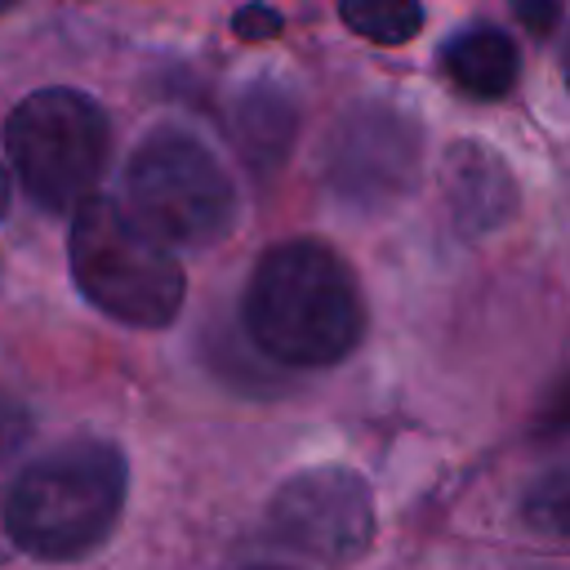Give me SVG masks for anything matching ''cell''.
Returning a JSON list of instances; mask_svg holds the SVG:
<instances>
[{
    "mask_svg": "<svg viewBox=\"0 0 570 570\" xmlns=\"http://www.w3.org/2000/svg\"><path fill=\"white\" fill-rule=\"evenodd\" d=\"M249 343L294 370H325L365 338V298L356 272L325 240L298 236L272 245L240 294Z\"/></svg>",
    "mask_w": 570,
    "mask_h": 570,
    "instance_id": "6da1fadb",
    "label": "cell"
},
{
    "mask_svg": "<svg viewBox=\"0 0 570 570\" xmlns=\"http://www.w3.org/2000/svg\"><path fill=\"white\" fill-rule=\"evenodd\" d=\"M129 463L102 436H76L27 463L4 494V525L18 552L36 561H80L98 552L125 508Z\"/></svg>",
    "mask_w": 570,
    "mask_h": 570,
    "instance_id": "7a4b0ae2",
    "label": "cell"
},
{
    "mask_svg": "<svg viewBox=\"0 0 570 570\" xmlns=\"http://www.w3.org/2000/svg\"><path fill=\"white\" fill-rule=\"evenodd\" d=\"M67 267L98 312L134 330H165L187 298V276L169 245L142 232L111 196H85L71 209Z\"/></svg>",
    "mask_w": 570,
    "mask_h": 570,
    "instance_id": "3957f363",
    "label": "cell"
},
{
    "mask_svg": "<svg viewBox=\"0 0 570 570\" xmlns=\"http://www.w3.org/2000/svg\"><path fill=\"white\" fill-rule=\"evenodd\" d=\"M125 214L160 245L209 249L232 236L240 196L218 156L187 129H151L125 169Z\"/></svg>",
    "mask_w": 570,
    "mask_h": 570,
    "instance_id": "277c9868",
    "label": "cell"
},
{
    "mask_svg": "<svg viewBox=\"0 0 570 570\" xmlns=\"http://www.w3.org/2000/svg\"><path fill=\"white\" fill-rule=\"evenodd\" d=\"M4 151L22 191L40 209L71 214L85 196H94L107 169L111 120L80 89H36L9 111Z\"/></svg>",
    "mask_w": 570,
    "mask_h": 570,
    "instance_id": "5b68a950",
    "label": "cell"
},
{
    "mask_svg": "<svg viewBox=\"0 0 570 570\" xmlns=\"http://www.w3.org/2000/svg\"><path fill=\"white\" fill-rule=\"evenodd\" d=\"M423 178V129L419 120L387 102L365 98L347 107L321 151L325 191L356 214H383L401 205Z\"/></svg>",
    "mask_w": 570,
    "mask_h": 570,
    "instance_id": "8992f818",
    "label": "cell"
},
{
    "mask_svg": "<svg viewBox=\"0 0 570 570\" xmlns=\"http://www.w3.org/2000/svg\"><path fill=\"white\" fill-rule=\"evenodd\" d=\"M272 534L307 561L352 566L374 543V494L370 481L343 463L294 472L267 503Z\"/></svg>",
    "mask_w": 570,
    "mask_h": 570,
    "instance_id": "52a82bcc",
    "label": "cell"
},
{
    "mask_svg": "<svg viewBox=\"0 0 570 570\" xmlns=\"http://www.w3.org/2000/svg\"><path fill=\"white\" fill-rule=\"evenodd\" d=\"M441 196L450 209V223L463 240H481L517 218L521 191L499 151H490L476 138L450 142L441 160Z\"/></svg>",
    "mask_w": 570,
    "mask_h": 570,
    "instance_id": "ba28073f",
    "label": "cell"
},
{
    "mask_svg": "<svg viewBox=\"0 0 570 570\" xmlns=\"http://www.w3.org/2000/svg\"><path fill=\"white\" fill-rule=\"evenodd\" d=\"M227 134L245 169L267 183L294 151L298 138V98L281 80H249L236 89L232 111H227Z\"/></svg>",
    "mask_w": 570,
    "mask_h": 570,
    "instance_id": "9c48e42d",
    "label": "cell"
},
{
    "mask_svg": "<svg viewBox=\"0 0 570 570\" xmlns=\"http://www.w3.org/2000/svg\"><path fill=\"white\" fill-rule=\"evenodd\" d=\"M441 67L450 76V85L476 102H494L503 98L517 76H521V53L517 45L499 31V27H468L459 31L445 49H441Z\"/></svg>",
    "mask_w": 570,
    "mask_h": 570,
    "instance_id": "30bf717a",
    "label": "cell"
},
{
    "mask_svg": "<svg viewBox=\"0 0 570 570\" xmlns=\"http://www.w3.org/2000/svg\"><path fill=\"white\" fill-rule=\"evenodd\" d=\"M338 18L361 40L405 45L423 27V4L419 0H338Z\"/></svg>",
    "mask_w": 570,
    "mask_h": 570,
    "instance_id": "8fae6325",
    "label": "cell"
},
{
    "mask_svg": "<svg viewBox=\"0 0 570 570\" xmlns=\"http://www.w3.org/2000/svg\"><path fill=\"white\" fill-rule=\"evenodd\" d=\"M566 508H570V476L566 468H548L543 476H534V485L525 490V503H521V517L552 534V539H566L570 521H566Z\"/></svg>",
    "mask_w": 570,
    "mask_h": 570,
    "instance_id": "7c38bea8",
    "label": "cell"
},
{
    "mask_svg": "<svg viewBox=\"0 0 570 570\" xmlns=\"http://www.w3.org/2000/svg\"><path fill=\"white\" fill-rule=\"evenodd\" d=\"M31 432H36L31 410H27L18 396H4V392H0V459L13 454Z\"/></svg>",
    "mask_w": 570,
    "mask_h": 570,
    "instance_id": "4fadbf2b",
    "label": "cell"
},
{
    "mask_svg": "<svg viewBox=\"0 0 570 570\" xmlns=\"http://www.w3.org/2000/svg\"><path fill=\"white\" fill-rule=\"evenodd\" d=\"M281 27H285V18L272 4H240L232 18V31L240 40H272V36H281Z\"/></svg>",
    "mask_w": 570,
    "mask_h": 570,
    "instance_id": "5bb4252c",
    "label": "cell"
},
{
    "mask_svg": "<svg viewBox=\"0 0 570 570\" xmlns=\"http://www.w3.org/2000/svg\"><path fill=\"white\" fill-rule=\"evenodd\" d=\"M512 4H517V18L525 22V31H534V36H552L561 22V0H512Z\"/></svg>",
    "mask_w": 570,
    "mask_h": 570,
    "instance_id": "9a60e30c",
    "label": "cell"
},
{
    "mask_svg": "<svg viewBox=\"0 0 570 570\" xmlns=\"http://www.w3.org/2000/svg\"><path fill=\"white\" fill-rule=\"evenodd\" d=\"M18 548H13V539H9V525H4V494H0V566L13 557Z\"/></svg>",
    "mask_w": 570,
    "mask_h": 570,
    "instance_id": "2e32d148",
    "label": "cell"
},
{
    "mask_svg": "<svg viewBox=\"0 0 570 570\" xmlns=\"http://www.w3.org/2000/svg\"><path fill=\"white\" fill-rule=\"evenodd\" d=\"M9 214V174H4V165H0V218Z\"/></svg>",
    "mask_w": 570,
    "mask_h": 570,
    "instance_id": "e0dca14e",
    "label": "cell"
},
{
    "mask_svg": "<svg viewBox=\"0 0 570 570\" xmlns=\"http://www.w3.org/2000/svg\"><path fill=\"white\" fill-rule=\"evenodd\" d=\"M9 4H13V0H0V13H4V9H9Z\"/></svg>",
    "mask_w": 570,
    "mask_h": 570,
    "instance_id": "ac0fdd59",
    "label": "cell"
}]
</instances>
